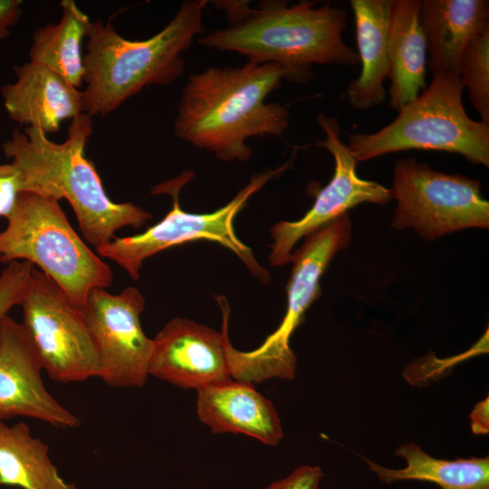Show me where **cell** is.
Returning a JSON list of instances; mask_svg holds the SVG:
<instances>
[{
	"mask_svg": "<svg viewBox=\"0 0 489 489\" xmlns=\"http://www.w3.org/2000/svg\"><path fill=\"white\" fill-rule=\"evenodd\" d=\"M282 80L306 82L281 64L249 61L189 74L174 121L176 136L222 161H246L253 153L248 138H281L289 126L286 107L265 101Z\"/></svg>",
	"mask_w": 489,
	"mask_h": 489,
	"instance_id": "obj_1",
	"label": "cell"
},
{
	"mask_svg": "<svg viewBox=\"0 0 489 489\" xmlns=\"http://www.w3.org/2000/svg\"><path fill=\"white\" fill-rule=\"evenodd\" d=\"M225 14L227 25L198 38L207 48L234 52L256 63H278L308 82L314 63L355 65L358 53L343 40L347 24L344 8L316 2H213Z\"/></svg>",
	"mask_w": 489,
	"mask_h": 489,
	"instance_id": "obj_2",
	"label": "cell"
},
{
	"mask_svg": "<svg viewBox=\"0 0 489 489\" xmlns=\"http://www.w3.org/2000/svg\"><path fill=\"white\" fill-rule=\"evenodd\" d=\"M91 134V117L82 113L71 120L62 143L26 127L24 131L14 130L3 143V152L19 171L22 192L58 202L65 199L82 235L96 249L114 239L122 227H141L152 216L139 206L116 203L108 197L94 164L85 155Z\"/></svg>",
	"mask_w": 489,
	"mask_h": 489,
	"instance_id": "obj_3",
	"label": "cell"
},
{
	"mask_svg": "<svg viewBox=\"0 0 489 489\" xmlns=\"http://www.w3.org/2000/svg\"><path fill=\"white\" fill-rule=\"evenodd\" d=\"M207 4L184 1L167 25L145 40L124 38L110 21H91L83 53V113L107 116L142 89L176 82L185 67L181 54L205 32Z\"/></svg>",
	"mask_w": 489,
	"mask_h": 489,
	"instance_id": "obj_4",
	"label": "cell"
},
{
	"mask_svg": "<svg viewBox=\"0 0 489 489\" xmlns=\"http://www.w3.org/2000/svg\"><path fill=\"white\" fill-rule=\"evenodd\" d=\"M0 232V263L27 261L82 308L113 282L110 267L76 233L58 201L21 192Z\"/></svg>",
	"mask_w": 489,
	"mask_h": 489,
	"instance_id": "obj_5",
	"label": "cell"
},
{
	"mask_svg": "<svg viewBox=\"0 0 489 489\" xmlns=\"http://www.w3.org/2000/svg\"><path fill=\"white\" fill-rule=\"evenodd\" d=\"M432 75L428 87L389 124L373 133L349 135L348 147L358 162L420 149L456 153L472 164L489 166V125L467 115L459 74Z\"/></svg>",
	"mask_w": 489,
	"mask_h": 489,
	"instance_id": "obj_6",
	"label": "cell"
},
{
	"mask_svg": "<svg viewBox=\"0 0 489 489\" xmlns=\"http://www.w3.org/2000/svg\"><path fill=\"white\" fill-rule=\"evenodd\" d=\"M292 158L275 169L254 174L235 197L219 209L206 214L186 212L181 208L179 194L194 177L191 171L153 187L151 194H168L173 199L171 210L157 224L141 234L119 237L96 248L101 257L114 261L134 280L139 278L144 261L169 247L197 239L218 243L230 249L260 282L267 283L270 274L256 261L252 250L239 240L234 228L235 216L248 199L269 180L279 177L292 166Z\"/></svg>",
	"mask_w": 489,
	"mask_h": 489,
	"instance_id": "obj_7",
	"label": "cell"
},
{
	"mask_svg": "<svg viewBox=\"0 0 489 489\" xmlns=\"http://www.w3.org/2000/svg\"><path fill=\"white\" fill-rule=\"evenodd\" d=\"M350 235V219L344 214L304 237V243L291 254L287 308L280 326L251 351L238 350L227 340L232 379L254 385L273 378L295 377L297 359L290 347L291 335L320 296L321 275L335 254L348 246Z\"/></svg>",
	"mask_w": 489,
	"mask_h": 489,
	"instance_id": "obj_8",
	"label": "cell"
},
{
	"mask_svg": "<svg viewBox=\"0 0 489 489\" xmlns=\"http://www.w3.org/2000/svg\"><path fill=\"white\" fill-rule=\"evenodd\" d=\"M390 192L397 202L391 221L396 230L411 228L432 241L462 229L489 227V202L476 179L445 174L408 158L396 163Z\"/></svg>",
	"mask_w": 489,
	"mask_h": 489,
	"instance_id": "obj_9",
	"label": "cell"
},
{
	"mask_svg": "<svg viewBox=\"0 0 489 489\" xmlns=\"http://www.w3.org/2000/svg\"><path fill=\"white\" fill-rule=\"evenodd\" d=\"M21 322L43 370L60 383L101 378V363L82 311L34 268L21 304Z\"/></svg>",
	"mask_w": 489,
	"mask_h": 489,
	"instance_id": "obj_10",
	"label": "cell"
},
{
	"mask_svg": "<svg viewBox=\"0 0 489 489\" xmlns=\"http://www.w3.org/2000/svg\"><path fill=\"white\" fill-rule=\"evenodd\" d=\"M142 293L129 286L112 294L95 288L81 308L101 363V379L113 388H141L149 375L153 339L140 323Z\"/></svg>",
	"mask_w": 489,
	"mask_h": 489,
	"instance_id": "obj_11",
	"label": "cell"
},
{
	"mask_svg": "<svg viewBox=\"0 0 489 489\" xmlns=\"http://www.w3.org/2000/svg\"><path fill=\"white\" fill-rule=\"evenodd\" d=\"M317 122L324 131L325 139L318 140L315 145L331 154L334 174L317 193L313 206L301 219L278 222L271 228L273 244L269 261L273 266L288 264L292 248L301 238L347 214L355 206L366 202L384 205L392 199L390 189L358 176V161L348 145L340 139L338 120L318 113Z\"/></svg>",
	"mask_w": 489,
	"mask_h": 489,
	"instance_id": "obj_12",
	"label": "cell"
},
{
	"mask_svg": "<svg viewBox=\"0 0 489 489\" xmlns=\"http://www.w3.org/2000/svg\"><path fill=\"white\" fill-rule=\"evenodd\" d=\"M222 312L221 331L187 318H174L153 338L149 375L183 389L232 379L226 352L230 308L216 297Z\"/></svg>",
	"mask_w": 489,
	"mask_h": 489,
	"instance_id": "obj_13",
	"label": "cell"
},
{
	"mask_svg": "<svg viewBox=\"0 0 489 489\" xmlns=\"http://www.w3.org/2000/svg\"><path fill=\"white\" fill-rule=\"evenodd\" d=\"M42 371L23 324L7 316L0 334V422L26 417L59 428L79 427V417L48 392Z\"/></svg>",
	"mask_w": 489,
	"mask_h": 489,
	"instance_id": "obj_14",
	"label": "cell"
},
{
	"mask_svg": "<svg viewBox=\"0 0 489 489\" xmlns=\"http://www.w3.org/2000/svg\"><path fill=\"white\" fill-rule=\"evenodd\" d=\"M15 79L0 92L9 118L45 134L83 113L82 92L50 69L26 62L14 68Z\"/></svg>",
	"mask_w": 489,
	"mask_h": 489,
	"instance_id": "obj_15",
	"label": "cell"
},
{
	"mask_svg": "<svg viewBox=\"0 0 489 489\" xmlns=\"http://www.w3.org/2000/svg\"><path fill=\"white\" fill-rule=\"evenodd\" d=\"M197 391V416L214 435L243 434L271 446L281 442L277 410L254 385L230 379Z\"/></svg>",
	"mask_w": 489,
	"mask_h": 489,
	"instance_id": "obj_16",
	"label": "cell"
},
{
	"mask_svg": "<svg viewBox=\"0 0 489 489\" xmlns=\"http://www.w3.org/2000/svg\"><path fill=\"white\" fill-rule=\"evenodd\" d=\"M420 22L427 45L432 74H459L467 43L489 28L487 0H423Z\"/></svg>",
	"mask_w": 489,
	"mask_h": 489,
	"instance_id": "obj_17",
	"label": "cell"
},
{
	"mask_svg": "<svg viewBox=\"0 0 489 489\" xmlns=\"http://www.w3.org/2000/svg\"><path fill=\"white\" fill-rule=\"evenodd\" d=\"M392 0H351L360 75L346 87V98L357 110H369L386 99L388 33Z\"/></svg>",
	"mask_w": 489,
	"mask_h": 489,
	"instance_id": "obj_18",
	"label": "cell"
},
{
	"mask_svg": "<svg viewBox=\"0 0 489 489\" xmlns=\"http://www.w3.org/2000/svg\"><path fill=\"white\" fill-rule=\"evenodd\" d=\"M421 1L392 0L388 33L389 105L399 110L427 88V45Z\"/></svg>",
	"mask_w": 489,
	"mask_h": 489,
	"instance_id": "obj_19",
	"label": "cell"
},
{
	"mask_svg": "<svg viewBox=\"0 0 489 489\" xmlns=\"http://www.w3.org/2000/svg\"><path fill=\"white\" fill-rule=\"evenodd\" d=\"M78 489L59 475L49 456V447L32 436L24 422H0V488Z\"/></svg>",
	"mask_w": 489,
	"mask_h": 489,
	"instance_id": "obj_20",
	"label": "cell"
},
{
	"mask_svg": "<svg viewBox=\"0 0 489 489\" xmlns=\"http://www.w3.org/2000/svg\"><path fill=\"white\" fill-rule=\"evenodd\" d=\"M395 455L407 462L405 468L389 469L362 458L387 484L417 480L436 484L441 489H489V456L437 459L413 442L399 446Z\"/></svg>",
	"mask_w": 489,
	"mask_h": 489,
	"instance_id": "obj_21",
	"label": "cell"
},
{
	"mask_svg": "<svg viewBox=\"0 0 489 489\" xmlns=\"http://www.w3.org/2000/svg\"><path fill=\"white\" fill-rule=\"evenodd\" d=\"M60 5V21L34 33L29 61L50 69L79 88L85 72L82 44L91 20L73 0H62Z\"/></svg>",
	"mask_w": 489,
	"mask_h": 489,
	"instance_id": "obj_22",
	"label": "cell"
},
{
	"mask_svg": "<svg viewBox=\"0 0 489 489\" xmlns=\"http://www.w3.org/2000/svg\"><path fill=\"white\" fill-rule=\"evenodd\" d=\"M459 77L480 121L489 125V28L476 34L465 46Z\"/></svg>",
	"mask_w": 489,
	"mask_h": 489,
	"instance_id": "obj_23",
	"label": "cell"
},
{
	"mask_svg": "<svg viewBox=\"0 0 489 489\" xmlns=\"http://www.w3.org/2000/svg\"><path fill=\"white\" fill-rule=\"evenodd\" d=\"M34 266L27 261L8 263L0 273V334L10 311L20 306L28 290Z\"/></svg>",
	"mask_w": 489,
	"mask_h": 489,
	"instance_id": "obj_24",
	"label": "cell"
},
{
	"mask_svg": "<svg viewBox=\"0 0 489 489\" xmlns=\"http://www.w3.org/2000/svg\"><path fill=\"white\" fill-rule=\"evenodd\" d=\"M21 192L17 168L11 162L0 163V217L7 218Z\"/></svg>",
	"mask_w": 489,
	"mask_h": 489,
	"instance_id": "obj_25",
	"label": "cell"
},
{
	"mask_svg": "<svg viewBox=\"0 0 489 489\" xmlns=\"http://www.w3.org/2000/svg\"><path fill=\"white\" fill-rule=\"evenodd\" d=\"M323 473L316 465H300L286 477L262 489H320Z\"/></svg>",
	"mask_w": 489,
	"mask_h": 489,
	"instance_id": "obj_26",
	"label": "cell"
},
{
	"mask_svg": "<svg viewBox=\"0 0 489 489\" xmlns=\"http://www.w3.org/2000/svg\"><path fill=\"white\" fill-rule=\"evenodd\" d=\"M23 1L0 0V42L11 33L23 15Z\"/></svg>",
	"mask_w": 489,
	"mask_h": 489,
	"instance_id": "obj_27",
	"label": "cell"
},
{
	"mask_svg": "<svg viewBox=\"0 0 489 489\" xmlns=\"http://www.w3.org/2000/svg\"><path fill=\"white\" fill-rule=\"evenodd\" d=\"M471 429L475 435L489 433V398L477 403L470 413Z\"/></svg>",
	"mask_w": 489,
	"mask_h": 489,
	"instance_id": "obj_28",
	"label": "cell"
}]
</instances>
